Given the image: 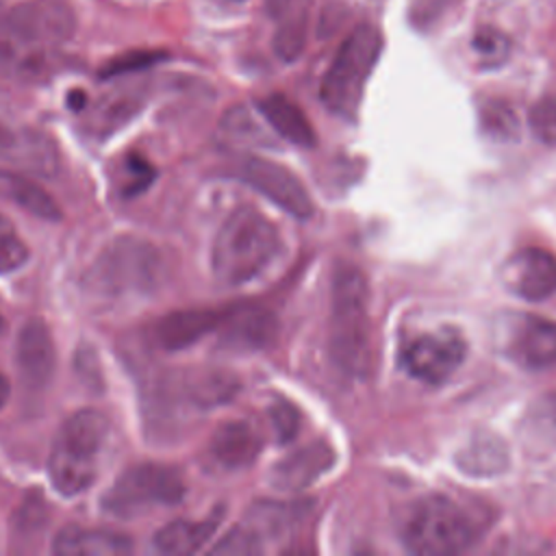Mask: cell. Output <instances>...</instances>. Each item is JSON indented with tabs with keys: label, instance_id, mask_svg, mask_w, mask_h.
Wrapping results in <instances>:
<instances>
[{
	"label": "cell",
	"instance_id": "obj_33",
	"mask_svg": "<svg viewBox=\"0 0 556 556\" xmlns=\"http://www.w3.org/2000/svg\"><path fill=\"white\" fill-rule=\"evenodd\" d=\"M152 54H141V52H132L124 59H115L109 67H106V74H119V72H128V70H135V67H143L148 63H152Z\"/></svg>",
	"mask_w": 556,
	"mask_h": 556
},
{
	"label": "cell",
	"instance_id": "obj_6",
	"mask_svg": "<svg viewBox=\"0 0 556 556\" xmlns=\"http://www.w3.org/2000/svg\"><path fill=\"white\" fill-rule=\"evenodd\" d=\"M402 541L413 554L452 556L471 545L473 523L458 502L432 493L410 504L402 523Z\"/></svg>",
	"mask_w": 556,
	"mask_h": 556
},
{
	"label": "cell",
	"instance_id": "obj_10",
	"mask_svg": "<svg viewBox=\"0 0 556 556\" xmlns=\"http://www.w3.org/2000/svg\"><path fill=\"white\" fill-rule=\"evenodd\" d=\"M239 178L289 215L298 219L311 217L313 200L306 187L287 167L261 156H250L243 161Z\"/></svg>",
	"mask_w": 556,
	"mask_h": 556
},
{
	"label": "cell",
	"instance_id": "obj_12",
	"mask_svg": "<svg viewBox=\"0 0 556 556\" xmlns=\"http://www.w3.org/2000/svg\"><path fill=\"white\" fill-rule=\"evenodd\" d=\"M502 282L521 300L543 302L556 293V256L541 248H521L506 258Z\"/></svg>",
	"mask_w": 556,
	"mask_h": 556
},
{
	"label": "cell",
	"instance_id": "obj_21",
	"mask_svg": "<svg viewBox=\"0 0 556 556\" xmlns=\"http://www.w3.org/2000/svg\"><path fill=\"white\" fill-rule=\"evenodd\" d=\"M222 519V508L213 510L204 519L189 521V519H178L167 526H163L156 536H154V547L161 554H193L198 552L215 532L217 523Z\"/></svg>",
	"mask_w": 556,
	"mask_h": 556
},
{
	"label": "cell",
	"instance_id": "obj_3",
	"mask_svg": "<svg viewBox=\"0 0 556 556\" xmlns=\"http://www.w3.org/2000/svg\"><path fill=\"white\" fill-rule=\"evenodd\" d=\"M106 439L109 419L96 408L76 410L63 421L48 456V476L61 495L72 497L93 484Z\"/></svg>",
	"mask_w": 556,
	"mask_h": 556
},
{
	"label": "cell",
	"instance_id": "obj_19",
	"mask_svg": "<svg viewBox=\"0 0 556 556\" xmlns=\"http://www.w3.org/2000/svg\"><path fill=\"white\" fill-rule=\"evenodd\" d=\"M334 454L326 443H313L280 460L271 471V484L282 491H298L315 482L332 465Z\"/></svg>",
	"mask_w": 556,
	"mask_h": 556
},
{
	"label": "cell",
	"instance_id": "obj_11",
	"mask_svg": "<svg viewBox=\"0 0 556 556\" xmlns=\"http://www.w3.org/2000/svg\"><path fill=\"white\" fill-rule=\"evenodd\" d=\"M291 526L289 508L263 502L248 510V515L213 547L215 554H263L271 543L282 541Z\"/></svg>",
	"mask_w": 556,
	"mask_h": 556
},
{
	"label": "cell",
	"instance_id": "obj_15",
	"mask_svg": "<svg viewBox=\"0 0 556 556\" xmlns=\"http://www.w3.org/2000/svg\"><path fill=\"white\" fill-rule=\"evenodd\" d=\"M226 313L224 311H176L165 317H161L152 328V339L161 350L176 352L185 350L206 334L219 330L224 324Z\"/></svg>",
	"mask_w": 556,
	"mask_h": 556
},
{
	"label": "cell",
	"instance_id": "obj_23",
	"mask_svg": "<svg viewBox=\"0 0 556 556\" xmlns=\"http://www.w3.org/2000/svg\"><path fill=\"white\" fill-rule=\"evenodd\" d=\"M0 193L22 206L24 211L33 213L35 217L48 219V222H59L61 219V208L54 202V198L35 180L28 176L15 174V172H0Z\"/></svg>",
	"mask_w": 556,
	"mask_h": 556
},
{
	"label": "cell",
	"instance_id": "obj_36",
	"mask_svg": "<svg viewBox=\"0 0 556 556\" xmlns=\"http://www.w3.org/2000/svg\"><path fill=\"white\" fill-rule=\"evenodd\" d=\"M4 330V319H2V315H0V332Z\"/></svg>",
	"mask_w": 556,
	"mask_h": 556
},
{
	"label": "cell",
	"instance_id": "obj_34",
	"mask_svg": "<svg viewBox=\"0 0 556 556\" xmlns=\"http://www.w3.org/2000/svg\"><path fill=\"white\" fill-rule=\"evenodd\" d=\"M447 4V0H419V9H415L417 13H419V17L421 20H430V17H434L439 11H443V7Z\"/></svg>",
	"mask_w": 556,
	"mask_h": 556
},
{
	"label": "cell",
	"instance_id": "obj_13",
	"mask_svg": "<svg viewBox=\"0 0 556 556\" xmlns=\"http://www.w3.org/2000/svg\"><path fill=\"white\" fill-rule=\"evenodd\" d=\"M504 352L526 369H545L556 363V321L519 315L506 326Z\"/></svg>",
	"mask_w": 556,
	"mask_h": 556
},
{
	"label": "cell",
	"instance_id": "obj_25",
	"mask_svg": "<svg viewBox=\"0 0 556 556\" xmlns=\"http://www.w3.org/2000/svg\"><path fill=\"white\" fill-rule=\"evenodd\" d=\"M523 432L534 447H556V393L534 402L523 419Z\"/></svg>",
	"mask_w": 556,
	"mask_h": 556
},
{
	"label": "cell",
	"instance_id": "obj_24",
	"mask_svg": "<svg viewBox=\"0 0 556 556\" xmlns=\"http://www.w3.org/2000/svg\"><path fill=\"white\" fill-rule=\"evenodd\" d=\"M185 391L193 406L211 408L237 393V378L226 371H195L185 380Z\"/></svg>",
	"mask_w": 556,
	"mask_h": 556
},
{
	"label": "cell",
	"instance_id": "obj_32",
	"mask_svg": "<svg viewBox=\"0 0 556 556\" xmlns=\"http://www.w3.org/2000/svg\"><path fill=\"white\" fill-rule=\"evenodd\" d=\"M311 0H265L267 13L278 22L285 20H306Z\"/></svg>",
	"mask_w": 556,
	"mask_h": 556
},
{
	"label": "cell",
	"instance_id": "obj_35",
	"mask_svg": "<svg viewBox=\"0 0 556 556\" xmlns=\"http://www.w3.org/2000/svg\"><path fill=\"white\" fill-rule=\"evenodd\" d=\"M9 393H11V384H9L7 376H4V374H0V408L7 404Z\"/></svg>",
	"mask_w": 556,
	"mask_h": 556
},
{
	"label": "cell",
	"instance_id": "obj_22",
	"mask_svg": "<svg viewBox=\"0 0 556 556\" xmlns=\"http://www.w3.org/2000/svg\"><path fill=\"white\" fill-rule=\"evenodd\" d=\"M463 473L473 478H491L506 469L508 452L495 434H476L456 456Z\"/></svg>",
	"mask_w": 556,
	"mask_h": 556
},
{
	"label": "cell",
	"instance_id": "obj_8",
	"mask_svg": "<svg viewBox=\"0 0 556 556\" xmlns=\"http://www.w3.org/2000/svg\"><path fill=\"white\" fill-rule=\"evenodd\" d=\"M185 480L178 469L163 463H139L122 471L102 495V510L128 519L154 508L176 506L185 497Z\"/></svg>",
	"mask_w": 556,
	"mask_h": 556
},
{
	"label": "cell",
	"instance_id": "obj_20",
	"mask_svg": "<svg viewBox=\"0 0 556 556\" xmlns=\"http://www.w3.org/2000/svg\"><path fill=\"white\" fill-rule=\"evenodd\" d=\"M258 113L263 119L274 128L278 137H282L289 143L311 148L315 146V130L302 109L291 102L287 96L271 93L258 102Z\"/></svg>",
	"mask_w": 556,
	"mask_h": 556
},
{
	"label": "cell",
	"instance_id": "obj_5",
	"mask_svg": "<svg viewBox=\"0 0 556 556\" xmlns=\"http://www.w3.org/2000/svg\"><path fill=\"white\" fill-rule=\"evenodd\" d=\"M161 280V256L141 239L119 237L93 261L85 276L89 293L106 300H124L150 293Z\"/></svg>",
	"mask_w": 556,
	"mask_h": 556
},
{
	"label": "cell",
	"instance_id": "obj_30",
	"mask_svg": "<svg viewBox=\"0 0 556 556\" xmlns=\"http://www.w3.org/2000/svg\"><path fill=\"white\" fill-rule=\"evenodd\" d=\"M480 119H482V126L486 128V132L497 135V137H510L517 128L513 111L502 102L484 104Z\"/></svg>",
	"mask_w": 556,
	"mask_h": 556
},
{
	"label": "cell",
	"instance_id": "obj_29",
	"mask_svg": "<svg viewBox=\"0 0 556 556\" xmlns=\"http://www.w3.org/2000/svg\"><path fill=\"white\" fill-rule=\"evenodd\" d=\"M269 421L278 443H287L295 437L300 428V413L291 402H276L269 408Z\"/></svg>",
	"mask_w": 556,
	"mask_h": 556
},
{
	"label": "cell",
	"instance_id": "obj_2",
	"mask_svg": "<svg viewBox=\"0 0 556 556\" xmlns=\"http://www.w3.org/2000/svg\"><path fill=\"white\" fill-rule=\"evenodd\" d=\"M278 248L280 235L274 222L252 206H241L228 215L215 237L213 276L226 287H241L269 267Z\"/></svg>",
	"mask_w": 556,
	"mask_h": 556
},
{
	"label": "cell",
	"instance_id": "obj_14",
	"mask_svg": "<svg viewBox=\"0 0 556 556\" xmlns=\"http://www.w3.org/2000/svg\"><path fill=\"white\" fill-rule=\"evenodd\" d=\"M15 363L26 387L43 389L56 367V352L50 328L39 317L28 319L15 341Z\"/></svg>",
	"mask_w": 556,
	"mask_h": 556
},
{
	"label": "cell",
	"instance_id": "obj_28",
	"mask_svg": "<svg viewBox=\"0 0 556 556\" xmlns=\"http://www.w3.org/2000/svg\"><path fill=\"white\" fill-rule=\"evenodd\" d=\"M471 46L484 65H500L508 56V48H510L506 35L489 26L476 33Z\"/></svg>",
	"mask_w": 556,
	"mask_h": 556
},
{
	"label": "cell",
	"instance_id": "obj_16",
	"mask_svg": "<svg viewBox=\"0 0 556 556\" xmlns=\"http://www.w3.org/2000/svg\"><path fill=\"white\" fill-rule=\"evenodd\" d=\"M222 328V341L219 345L232 352H252L263 350L274 343L278 334V321L276 317L258 306H245L235 308L226 313Z\"/></svg>",
	"mask_w": 556,
	"mask_h": 556
},
{
	"label": "cell",
	"instance_id": "obj_9",
	"mask_svg": "<svg viewBox=\"0 0 556 556\" xmlns=\"http://www.w3.org/2000/svg\"><path fill=\"white\" fill-rule=\"evenodd\" d=\"M465 339L452 330H432L413 337L400 352V363L406 374L424 384L445 382L465 361Z\"/></svg>",
	"mask_w": 556,
	"mask_h": 556
},
{
	"label": "cell",
	"instance_id": "obj_7",
	"mask_svg": "<svg viewBox=\"0 0 556 556\" xmlns=\"http://www.w3.org/2000/svg\"><path fill=\"white\" fill-rule=\"evenodd\" d=\"M330 352L350 374H363L369 365L367 282L354 267H341L332 282Z\"/></svg>",
	"mask_w": 556,
	"mask_h": 556
},
{
	"label": "cell",
	"instance_id": "obj_26",
	"mask_svg": "<svg viewBox=\"0 0 556 556\" xmlns=\"http://www.w3.org/2000/svg\"><path fill=\"white\" fill-rule=\"evenodd\" d=\"M28 258V248L13 224L0 213V274L17 271Z\"/></svg>",
	"mask_w": 556,
	"mask_h": 556
},
{
	"label": "cell",
	"instance_id": "obj_4",
	"mask_svg": "<svg viewBox=\"0 0 556 556\" xmlns=\"http://www.w3.org/2000/svg\"><path fill=\"white\" fill-rule=\"evenodd\" d=\"M380 50L382 35L371 24L356 26L343 39L319 85V98L328 111L345 119L356 117Z\"/></svg>",
	"mask_w": 556,
	"mask_h": 556
},
{
	"label": "cell",
	"instance_id": "obj_27",
	"mask_svg": "<svg viewBox=\"0 0 556 556\" xmlns=\"http://www.w3.org/2000/svg\"><path fill=\"white\" fill-rule=\"evenodd\" d=\"M528 124L539 141L556 146V93L543 96L532 104L528 113Z\"/></svg>",
	"mask_w": 556,
	"mask_h": 556
},
{
	"label": "cell",
	"instance_id": "obj_31",
	"mask_svg": "<svg viewBox=\"0 0 556 556\" xmlns=\"http://www.w3.org/2000/svg\"><path fill=\"white\" fill-rule=\"evenodd\" d=\"M122 174H124V185H122V189H124L126 193H137V191H141V189H146V187L152 182V178H154L152 165L146 163V161H141L139 156H128V159H126V167H124Z\"/></svg>",
	"mask_w": 556,
	"mask_h": 556
},
{
	"label": "cell",
	"instance_id": "obj_1",
	"mask_svg": "<svg viewBox=\"0 0 556 556\" xmlns=\"http://www.w3.org/2000/svg\"><path fill=\"white\" fill-rule=\"evenodd\" d=\"M74 33L63 0H26L0 15V65L22 78H43Z\"/></svg>",
	"mask_w": 556,
	"mask_h": 556
},
{
	"label": "cell",
	"instance_id": "obj_18",
	"mask_svg": "<svg viewBox=\"0 0 556 556\" xmlns=\"http://www.w3.org/2000/svg\"><path fill=\"white\" fill-rule=\"evenodd\" d=\"M132 549L130 536L104 528H63L52 543V552L63 556H119Z\"/></svg>",
	"mask_w": 556,
	"mask_h": 556
},
{
	"label": "cell",
	"instance_id": "obj_17",
	"mask_svg": "<svg viewBox=\"0 0 556 556\" xmlns=\"http://www.w3.org/2000/svg\"><path fill=\"white\" fill-rule=\"evenodd\" d=\"M263 447L261 434L248 421H226L222 424L208 443L211 456L226 469H245L250 467Z\"/></svg>",
	"mask_w": 556,
	"mask_h": 556
}]
</instances>
